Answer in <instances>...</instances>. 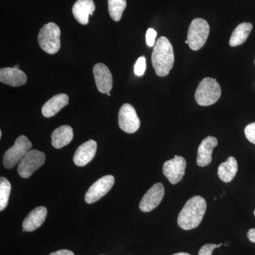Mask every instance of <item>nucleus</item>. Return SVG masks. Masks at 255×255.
Returning a JSON list of instances; mask_svg holds the SVG:
<instances>
[{
    "label": "nucleus",
    "mask_w": 255,
    "mask_h": 255,
    "mask_svg": "<svg viewBox=\"0 0 255 255\" xmlns=\"http://www.w3.org/2000/svg\"><path fill=\"white\" fill-rule=\"evenodd\" d=\"M206 201L200 196H195L187 201L178 216L177 223L184 230L194 229L199 226L205 215Z\"/></svg>",
    "instance_id": "obj_1"
},
{
    "label": "nucleus",
    "mask_w": 255,
    "mask_h": 255,
    "mask_svg": "<svg viewBox=\"0 0 255 255\" xmlns=\"http://www.w3.org/2000/svg\"><path fill=\"white\" fill-rule=\"evenodd\" d=\"M152 63L156 74L159 77L167 76L173 68V47L166 37H160L156 42L152 51Z\"/></svg>",
    "instance_id": "obj_2"
},
{
    "label": "nucleus",
    "mask_w": 255,
    "mask_h": 255,
    "mask_svg": "<svg viewBox=\"0 0 255 255\" xmlns=\"http://www.w3.org/2000/svg\"><path fill=\"white\" fill-rule=\"evenodd\" d=\"M221 88L216 79L206 78L199 83L195 92V100L199 105H214L219 100Z\"/></svg>",
    "instance_id": "obj_3"
},
{
    "label": "nucleus",
    "mask_w": 255,
    "mask_h": 255,
    "mask_svg": "<svg viewBox=\"0 0 255 255\" xmlns=\"http://www.w3.org/2000/svg\"><path fill=\"white\" fill-rule=\"evenodd\" d=\"M38 43L47 53H58L60 48V30L55 23H48L41 28L38 36Z\"/></svg>",
    "instance_id": "obj_4"
},
{
    "label": "nucleus",
    "mask_w": 255,
    "mask_h": 255,
    "mask_svg": "<svg viewBox=\"0 0 255 255\" xmlns=\"http://www.w3.org/2000/svg\"><path fill=\"white\" fill-rule=\"evenodd\" d=\"M209 25L206 20L196 18L193 20L189 28L187 41L191 50L196 51L205 45L209 35Z\"/></svg>",
    "instance_id": "obj_5"
},
{
    "label": "nucleus",
    "mask_w": 255,
    "mask_h": 255,
    "mask_svg": "<svg viewBox=\"0 0 255 255\" xmlns=\"http://www.w3.org/2000/svg\"><path fill=\"white\" fill-rule=\"evenodd\" d=\"M31 142L27 137L20 135L14 145L5 152L3 161L5 168H14L16 164H19L28 151L31 150Z\"/></svg>",
    "instance_id": "obj_6"
},
{
    "label": "nucleus",
    "mask_w": 255,
    "mask_h": 255,
    "mask_svg": "<svg viewBox=\"0 0 255 255\" xmlns=\"http://www.w3.org/2000/svg\"><path fill=\"white\" fill-rule=\"evenodd\" d=\"M118 122L122 131L132 134L136 132L140 127V120L133 106L124 104L119 112Z\"/></svg>",
    "instance_id": "obj_7"
},
{
    "label": "nucleus",
    "mask_w": 255,
    "mask_h": 255,
    "mask_svg": "<svg viewBox=\"0 0 255 255\" xmlns=\"http://www.w3.org/2000/svg\"><path fill=\"white\" fill-rule=\"evenodd\" d=\"M46 155L37 150L28 151L18 166V173L22 178H29L44 164Z\"/></svg>",
    "instance_id": "obj_8"
},
{
    "label": "nucleus",
    "mask_w": 255,
    "mask_h": 255,
    "mask_svg": "<svg viewBox=\"0 0 255 255\" xmlns=\"http://www.w3.org/2000/svg\"><path fill=\"white\" fill-rule=\"evenodd\" d=\"M114 177L112 175H106L101 177L90 187L85 196V200L90 204L100 200L105 196L113 187Z\"/></svg>",
    "instance_id": "obj_9"
},
{
    "label": "nucleus",
    "mask_w": 255,
    "mask_h": 255,
    "mask_svg": "<svg viewBox=\"0 0 255 255\" xmlns=\"http://www.w3.org/2000/svg\"><path fill=\"white\" fill-rule=\"evenodd\" d=\"M187 167V162L184 157L176 155L173 159L167 161L163 165V174L172 184L181 182Z\"/></svg>",
    "instance_id": "obj_10"
},
{
    "label": "nucleus",
    "mask_w": 255,
    "mask_h": 255,
    "mask_svg": "<svg viewBox=\"0 0 255 255\" xmlns=\"http://www.w3.org/2000/svg\"><path fill=\"white\" fill-rule=\"evenodd\" d=\"M164 196V185L161 183L154 184L142 197L140 209L143 212H150L159 205Z\"/></svg>",
    "instance_id": "obj_11"
},
{
    "label": "nucleus",
    "mask_w": 255,
    "mask_h": 255,
    "mask_svg": "<svg viewBox=\"0 0 255 255\" xmlns=\"http://www.w3.org/2000/svg\"><path fill=\"white\" fill-rule=\"evenodd\" d=\"M94 77L99 91L109 93L112 88V75L109 68L103 63L96 64L93 68Z\"/></svg>",
    "instance_id": "obj_12"
},
{
    "label": "nucleus",
    "mask_w": 255,
    "mask_h": 255,
    "mask_svg": "<svg viewBox=\"0 0 255 255\" xmlns=\"http://www.w3.org/2000/svg\"><path fill=\"white\" fill-rule=\"evenodd\" d=\"M97 144L95 140H88L84 142L75 151L73 162L78 167H84L90 163L95 157L97 152Z\"/></svg>",
    "instance_id": "obj_13"
},
{
    "label": "nucleus",
    "mask_w": 255,
    "mask_h": 255,
    "mask_svg": "<svg viewBox=\"0 0 255 255\" xmlns=\"http://www.w3.org/2000/svg\"><path fill=\"white\" fill-rule=\"evenodd\" d=\"M218 145L216 137L209 136L204 139L198 148L196 162L199 167H204L212 162L213 150Z\"/></svg>",
    "instance_id": "obj_14"
},
{
    "label": "nucleus",
    "mask_w": 255,
    "mask_h": 255,
    "mask_svg": "<svg viewBox=\"0 0 255 255\" xmlns=\"http://www.w3.org/2000/svg\"><path fill=\"white\" fill-rule=\"evenodd\" d=\"M0 81L11 87H20L27 82V76L20 69L4 68L0 70Z\"/></svg>",
    "instance_id": "obj_15"
},
{
    "label": "nucleus",
    "mask_w": 255,
    "mask_h": 255,
    "mask_svg": "<svg viewBox=\"0 0 255 255\" xmlns=\"http://www.w3.org/2000/svg\"><path fill=\"white\" fill-rule=\"evenodd\" d=\"M95 11L93 0H78L73 7L74 17L82 25H87L89 23V17L93 15Z\"/></svg>",
    "instance_id": "obj_16"
},
{
    "label": "nucleus",
    "mask_w": 255,
    "mask_h": 255,
    "mask_svg": "<svg viewBox=\"0 0 255 255\" xmlns=\"http://www.w3.org/2000/svg\"><path fill=\"white\" fill-rule=\"evenodd\" d=\"M48 210L44 206H38L26 216L23 222V229L31 232L40 227L46 219Z\"/></svg>",
    "instance_id": "obj_17"
},
{
    "label": "nucleus",
    "mask_w": 255,
    "mask_h": 255,
    "mask_svg": "<svg viewBox=\"0 0 255 255\" xmlns=\"http://www.w3.org/2000/svg\"><path fill=\"white\" fill-rule=\"evenodd\" d=\"M69 97L66 94H59L47 101L42 107V114L47 118L53 117L63 107L68 105Z\"/></svg>",
    "instance_id": "obj_18"
},
{
    "label": "nucleus",
    "mask_w": 255,
    "mask_h": 255,
    "mask_svg": "<svg viewBox=\"0 0 255 255\" xmlns=\"http://www.w3.org/2000/svg\"><path fill=\"white\" fill-rule=\"evenodd\" d=\"M73 138V130L71 127L63 125L55 129L51 135L52 145L56 149L63 148L70 143Z\"/></svg>",
    "instance_id": "obj_19"
},
{
    "label": "nucleus",
    "mask_w": 255,
    "mask_h": 255,
    "mask_svg": "<svg viewBox=\"0 0 255 255\" xmlns=\"http://www.w3.org/2000/svg\"><path fill=\"white\" fill-rule=\"evenodd\" d=\"M238 172L237 160L233 157H228L226 162L220 164L218 168V175L222 182H231Z\"/></svg>",
    "instance_id": "obj_20"
},
{
    "label": "nucleus",
    "mask_w": 255,
    "mask_h": 255,
    "mask_svg": "<svg viewBox=\"0 0 255 255\" xmlns=\"http://www.w3.org/2000/svg\"><path fill=\"white\" fill-rule=\"evenodd\" d=\"M253 29V25L251 23H242L235 28L231 38L229 44L231 47L241 46L248 39L250 33Z\"/></svg>",
    "instance_id": "obj_21"
},
{
    "label": "nucleus",
    "mask_w": 255,
    "mask_h": 255,
    "mask_svg": "<svg viewBox=\"0 0 255 255\" xmlns=\"http://www.w3.org/2000/svg\"><path fill=\"white\" fill-rule=\"evenodd\" d=\"M127 7L126 0H108V10L110 17L113 21H119L124 10Z\"/></svg>",
    "instance_id": "obj_22"
},
{
    "label": "nucleus",
    "mask_w": 255,
    "mask_h": 255,
    "mask_svg": "<svg viewBox=\"0 0 255 255\" xmlns=\"http://www.w3.org/2000/svg\"><path fill=\"white\" fill-rule=\"evenodd\" d=\"M11 185L7 179L0 178V211L6 209L9 203Z\"/></svg>",
    "instance_id": "obj_23"
},
{
    "label": "nucleus",
    "mask_w": 255,
    "mask_h": 255,
    "mask_svg": "<svg viewBox=\"0 0 255 255\" xmlns=\"http://www.w3.org/2000/svg\"><path fill=\"white\" fill-rule=\"evenodd\" d=\"M146 70V59L145 57L142 56L137 59L135 67H134V72L137 76H142L145 73Z\"/></svg>",
    "instance_id": "obj_24"
},
{
    "label": "nucleus",
    "mask_w": 255,
    "mask_h": 255,
    "mask_svg": "<svg viewBox=\"0 0 255 255\" xmlns=\"http://www.w3.org/2000/svg\"><path fill=\"white\" fill-rule=\"evenodd\" d=\"M244 132L248 141L255 145V122L248 124L245 128Z\"/></svg>",
    "instance_id": "obj_25"
},
{
    "label": "nucleus",
    "mask_w": 255,
    "mask_h": 255,
    "mask_svg": "<svg viewBox=\"0 0 255 255\" xmlns=\"http://www.w3.org/2000/svg\"><path fill=\"white\" fill-rule=\"evenodd\" d=\"M222 245L223 243H220L219 245L212 244V243L204 245V246L201 247V249L199 250L198 255H211L214 249L220 248Z\"/></svg>",
    "instance_id": "obj_26"
},
{
    "label": "nucleus",
    "mask_w": 255,
    "mask_h": 255,
    "mask_svg": "<svg viewBox=\"0 0 255 255\" xmlns=\"http://www.w3.org/2000/svg\"><path fill=\"white\" fill-rule=\"evenodd\" d=\"M157 33L153 28H149L146 33V42L147 46L152 47L155 45L156 38H157Z\"/></svg>",
    "instance_id": "obj_27"
},
{
    "label": "nucleus",
    "mask_w": 255,
    "mask_h": 255,
    "mask_svg": "<svg viewBox=\"0 0 255 255\" xmlns=\"http://www.w3.org/2000/svg\"><path fill=\"white\" fill-rule=\"evenodd\" d=\"M49 255H75L73 252L68 250H59V251L50 253Z\"/></svg>",
    "instance_id": "obj_28"
},
{
    "label": "nucleus",
    "mask_w": 255,
    "mask_h": 255,
    "mask_svg": "<svg viewBox=\"0 0 255 255\" xmlns=\"http://www.w3.org/2000/svg\"><path fill=\"white\" fill-rule=\"evenodd\" d=\"M247 236H248L249 241L252 243H255V228H251L247 233Z\"/></svg>",
    "instance_id": "obj_29"
},
{
    "label": "nucleus",
    "mask_w": 255,
    "mask_h": 255,
    "mask_svg": "<svg viewBox=\"0 0 255 255\" xmlns=\"http://www.w3.org/2000/svg\"><path fill=\"white\" fill-rule=\"evenodd\" d=\"M172 255H191L189 254V253H175V254H174Z\"/></svg>",
    "instance_id": "obj_30"
},
{
    "label": "nucleus",
    "mask_w": 255,
    "mask_h": 255,
    "mask_svg": "<svg viewBox=\"0 0 255 255\" xmlns=\"http://www.w3.org/2000/svg\"><path fill=\"white\" fill-rule=\"evenodd\" d=\"M1 137H2V132L0 131V138H1Z\"/></svg>",
    "instance_id": "obj_31"
},
{
    "label": "nucleus",
    "mask_w": 255,
    "mask_h": 255,
    "mask_svg": "<svg viewBox=\"0 0 255 255\" xmlns=\"http://www.w3.org/2000/svg\"><path fill=\"white\" fill-rule=\"evenodd\" d=\"M14 68H16V69H19V65H16V66H14Z\"/></svg>",
    "instance_id": "obj_32"
},
{
    "label": "nucleus",
    "mask_w": 255,
    "mask_h": 255,
    "mask_svg": "<svg viewBox=\"0 0 255 255\" xmlns=\"http://www.w3.org/2000/svg\"><path fill=\"white\" fill-rule=\"evenodd\" d=\"M185 43H187V44H189V41H188L187 40L185 41Z\"/></svg>",
    "instance_id": "obj_33"
},
{
    "label": "nucleus",
    "mask_w": 255,
    "mask_h": 255,
    "mask_svg": "<svg viewBox=\"0 0 255 255\" xmlns=\"http://www.w3.org/2000/svg\"><path fill=\"white\" fill-rule=\"evenodd\" d=\"M107 95H108V96H110V92H109V93H107Z\"/></svg>",
    "instance_id": "obj_34"
},
{
    "label": "nucleus",
    "mask_w": 255,
    "mask_h": 255,
    "mask_svg": "<svg viewBox=\"0 0 255 255\" xmlns=\"http://www.w3.org/2000/svg\"><path fill=\"white\" fill-rule=\"evenodd\" d=\"M254 216H255V210L254 211Z\"/></svg>",
    "instance_id": "obj_35"
},
{
    "label": "nucleus",
    "mask_w": 255,
    "mask_h": 255,
    "mask_svg": "<svg viewBox=\"0 0 255 255\" xmlns=\"http://www.w3.org/2000/svg\"></svg>",
    "instance_id": "obj_36"
},
{
    "label": "nucleus",
    "mask_w": 255,
    "mask_h": 255,
    "mask_svg": "<svg viewBox=\"0 0 255 255\" xmlns=\"http://www.w3.org/2000/svg\"></svg>",
    "instance_id": "obj_37"
}]
</instances>
